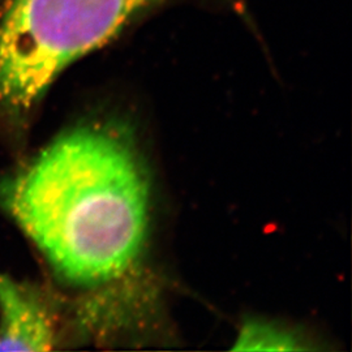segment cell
<instances>
[{
  "label": "cell",
  "instance_id": "1",
  "mask_svg": "<svg viewBox=\"0 0 352 352\" xmlns=\"http://www.w3.org/2000/svg\"><path fill=\"white\" fill-rule=\"evenodd\" d=\"M0 208L67 282L123 277L146 239L151 193L139 153L111 126L74 128L0 179Z\"/></svg>",
  "mask_w": 352,
  "mask_h": 352
},
{
  "label": "cell",
  "instance_id": "3",
  "mask_svg": "<svg viewBox=\"0 0 352 352\" xmlns=\"http://www.w3.org/2000/svg\"><path fill=\"white\" fill-rule=\"evenodd\" d=\"M299 340L286 330L270 324L250 322L236 340L238 350H299Z\"/></svg>",
  "mask_w": 352,
  "mask_h": 352
},
{
  "label": "cell",
  "instance_id": "2",
  "mask_svg": "<svg viewBox=\"0 0 352 352\" xmlns=\"http://www.w3.org/2000/svg\"><path fill=\"white\" fill-rule=\"evenodd\" d=\"M50 294L0 274V351H49L62 340V321Z\"/></svg>",
  "mask_w": 352,
  "mask_h": 352
}]
</instances>
